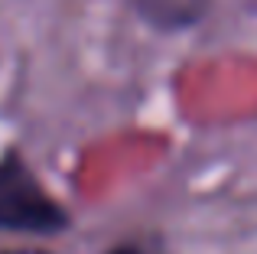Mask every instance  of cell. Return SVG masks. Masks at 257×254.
<instances>
[{
  "mask_svg": "<svg viewBox=\"0 0 257 254\" xmlns=\"http://www.w3.org/2000/svg\"><path fill=\"white\" fill-rule=\"evenodd\" d=\"M72 225L65 205L36 179L17 150L0 157V231L52 238Z\"/></svg>",
  "mask_w": 257,
  "mask_h": 254,
  "instance_id": "1",
  "label": "cell"
},
{
  "mask_svg": "<svg viewBox=\"0 0 257 254\" xmlns=\"http://www.w3.org/2000/svg\"><path fill=\"white\" fill-rule=\"evenodd\" d=\"M147 26L160 33H182L205 20L212 0H127Z\"/></svg>",
  "mask_w": 257,
  "mask_h": 254,
  "instance_id": "2",
  "label": "cell"
},
{
  "mask_svg": "<svg viewBox=\"0 0 257 254\" xmlns=\"http://www.w3.org/2000/svg\"><path fill=\"white\" fill-rule=\"evenodd\" d=\"M107 254H170V251H166L163 241H157V238H131V241L114 244Z\"/></svg>",
  "mask_w": 257,
  "mask_h": 254,
  "instance_id": "3",
  "label": "cell"
},
{
  "mask_svg": "<svg viewBox=\"0 0 257 254\" xmlns=\"http://www.w3.org/2000/svg\"><path fill=\"white\" fill-rule=\"evenodd\" d=\"M0 254H49V251H36V248H13V251H0Z\"/></svg>",
  "mask_w": 257,
  "mask_h": 254,
  "instance_id": "4",
  "label": "cell"
}]
</instances>
